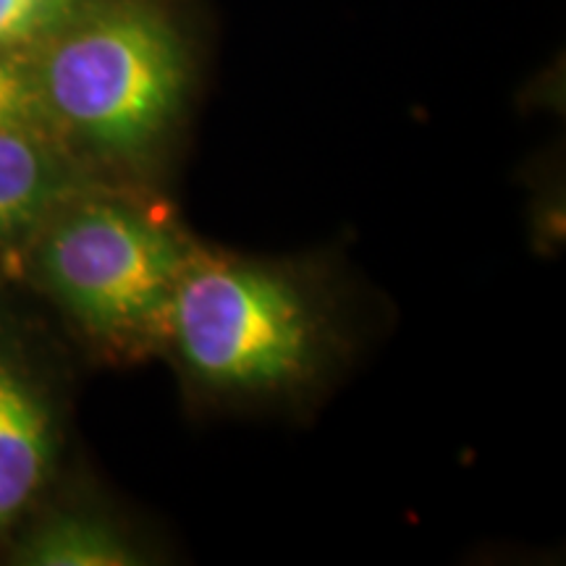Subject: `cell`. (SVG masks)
<instances>
[{"instance_id": "ba28073f", "label": "cell", "mask_w": 566, "mask_h": 566, "mask_svg": "<svg viewBox=\"0 0 566 566\" xmlns=\"http://www.w3.org/2000/svg\"><path fill=\"white\" fill-rule=\"evenodd\" d=\"M82 9V0H0V53L40 45Z\"/></svg>"}, {"instance_id": "277c9868", "label": "cell", "mask_w": 566, "mask_h": 566, "mask_svg": "<svg viewBox=\"0 0 566 566\" xmlns=\"http://www.w3.org/2000/svg\"><path fill=\"white\" fill-rule=\"evenodd\" d=\"M53 459V409L27 367L0 346V533L32 506Z\"/></svg>"}, {"instance_id": "8992f818", "label": "cell", "mask_w": 566, "mask_h": 566, "mask_svg": "<svg viewBox=\"0 0 566 566\" xmlns=\"http://www.w3.org/2000/svg\"><path fill=\"white\" fill-rule=\"evenodd\" d=\"M17 562L30 566H134L145 564L137 543L95 514H61L27 535Z\"/></svg>"}, {"instance_id": "3957f363", "label": "cell", "mask_w": 566, "mask_h": 566, "mask_svg": "<svg viewBox=\"0 0 566 566\" xmlns=\"http://www.w3.org/2000/svg\"><path fill=\"white\" fill-rule=\"evenodd\" d=\"M195 242L158 208L74 195L40 229L38 271L63 313L113 354L163 344Z\"/></svg>"}, {"instance_id": "7a4b0ae2", "label": "cell", "mask_w": 566, "mask_h": 566, "mask_svg": "<svg viewBox=\"0 0 566 566\" xmlns=\"http://www.w3.org/2000/svg\"><path fill=\"white\" fill-rule=\"evenodd\" d=\"M40 48L32 66L55 137L132 174L166 158L192 82L171 13L150 0L82 6Z\"/></svg>"}, {"instance_id": "6da1fadb", "label": "cell", "mask_w": 566, "mask_h": 566, "mask_svg": "<svg viewBox=\"0 0 566 566\" xmlns=\"http://www.w3.org/2000/svg\"><path fill=\"white\" fill-rule=\"evenodd\" d=\"M160 346L205 396L273 401L321 384L344 342L334 302L302 268L195 244Z\"/></svg>"}, {"instance_id": "52a82bcc", "label": "cell", "mask_w": 566, "mask_h": 566, "mask_svg": "<svg viewBox=\"0 0 566 566\" xmlns=\"http://www.w3.org/2000/svg\"><path fill=\"white\" fill-rule=\"evenodd\" d=\"M0 129H24L55 137L32 61L19 59L17 53H0Z\"/></svg>"}, {"instance_id": "5b68a950", "label": "cell", "mask_w": 566, "mask_h": 566, "mask_svg": "<svg viewBox=\"0 0 566 566\" xmlns=\"http://www.w3.org/2000/svg\"><path fill=\"white\" fill-rule=\"evenodd\" d=\"M80 195L61 139L0 129V250L38 233L63 202Z\"/></svg>"}]
</instances>
